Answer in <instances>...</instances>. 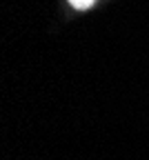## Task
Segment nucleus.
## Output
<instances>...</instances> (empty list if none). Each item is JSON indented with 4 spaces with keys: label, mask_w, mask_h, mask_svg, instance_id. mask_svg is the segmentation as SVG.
I'll list each match as a JSON object with an SVG mask.
<instances>
[{
    "label": "nucleus",
    "mask_w": 149,
    "mask_h": 160,
    "mask_svg": "<svg viewBox=\"0 0 149 160\" xmlns=\"http://www.w3.org/2000/svg\"><path fill=\"white\" fill-rule=\"evenodd\" d=\"M71 2V7H76V9H89L91 5H94V0H69Z\"/></svg>",
    "instance_id": "obj_1"
}]
</instances>
